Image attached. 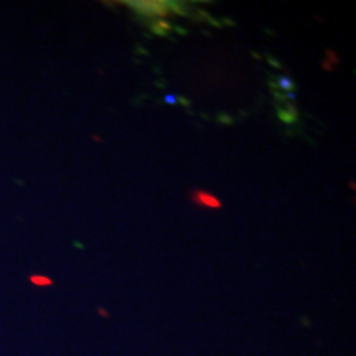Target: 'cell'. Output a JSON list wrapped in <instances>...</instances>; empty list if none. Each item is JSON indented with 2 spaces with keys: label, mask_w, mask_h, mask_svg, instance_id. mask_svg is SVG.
<instances>
[{
  "label": "cell",
  "mask_w": 356,
  "mask_h": 356,
  "mask_svg": "<svg viewBox=\"0 0 356 356\" xmlns=\"http://www.w3.org/2000/svg\"><path fill=\"white\" fill-rule=\"evenodd\" d=\"M129 6L147 15H165L170 12L172 2H129Z\"/></svg>",
  "instance_id": "obj_1"
},
{
  "label": "cell",
  "mask_w": 356,
  "mask_h": 356,
  "mask_svg": "<svg viewBox=\"0 0 356 356\" xmlns=\"http://www.w3.org/2000/svg\"><path fill=\"white\" fill-rule=\"evenodd\" d=\"M191 202L198 207H204V208H211V210H220L221 208V202L216 197H213L210 191H203V190H197L191 193Z\"/></svg>",
  "instance_id": "obj_2"
},
{
  "label": "cell",
  "mask_w": 356,
  "mask_h": 356,
  "mask_svg": "<svg viewBox=\"0 0 356 356\" xmlns=\"http://www.w3.org/2000/svg\"><path fill=\"white\" fill-rule=\"evenodd\" d=\"M273 86H274V84H273ZM274 88H280L284 92H291V91H293V88H296V84H293L291 78L284 74V76H279L277 86H274Z\"/></svg>",
  "instance_id": "obj_3"
},
{
  "label": "cell",
  "mask_w": 356,
  "mask_h": 356,
  "mask_svg": "<svg viewBox=\"0 0 356 356\" xmlns=\"http://www.w3.org/2000/svg\"><path fill=\"white\" fill-rule=\"evenodd\" d=\"M279 113H280V114H279L280 119H282L284 122L292 124V122L297 121V111L293 109V108H289L287 111H286V109H280Z\"/></svg>",
  "instance_id": "obj_4"
},
{
  "label": "cell",
  "mask_w": 356,
  "mask_h": 356,
  "mask_svg": "<svg viewBox=\"0 0 356 356\" xmlns=\"http://www.w3.org/2000/svg\"><path fill=\"white\" fill-rule=\"evenodd\" d=\"M155 26H160V30L157 32L159 35H167L168 30H170V25H168L167 22H163V20L157 22V24H155Z\"/></svg>",
  "instance_id": "obj_5"
},
{
  "label": "cell",
  "mask_w": 356,
  "mask_h": 356,
  "mask_svg": "<svg viewBox=\"0 0 356 356\" xmlns=\"http://www.w3.org/2000/svg\"><path fill=\"white\" fill-rule=\"evenodd\" d=\"M32 280L35 284H38V286H50L51 284V280L47 277H32Z\"/></svg>",
  "instance_id": "obj_6"
},
{
  "label": "cell",
  "mask_w": 356,
  "mask_h": 356,
  "mask_svg": "<svg viewBox=\"0 0 356 356\" xmlns=\"http://www.w3.org/2000/svg\"><path fill=\"white\" fill-rule=\"evenodd\" d=\"M163 101L167 102V104H178V97L177 96H173V95H167L165 97H163Z\"/></svg>",
  "instance_id": "obj_7"
},
{
  "label": "cell",
  "mask_w": 356,
  "mask_h": 356,
  "mask_svg": "<svg viewBox=\"0 0 356 356\" xmlns=\"http://www.w3.org/2000/svg\"><path fill=\"white\" fill-rule=\"evenodd\" d=\"M286 97H287L289 101H293V99H296V97H297V95H296V92H293V91H291V92H287Z\"/></svg>",
  "instance_id": "obj_8"
}]
</instances>
